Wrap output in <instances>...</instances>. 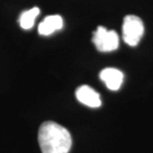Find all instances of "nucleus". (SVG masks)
I'll return each instance as SVG.
<instances>
[{"label": "nucleus", "mask_w": 153, "mask_h": 153, "mask_svg": "<svg viewBox=\"0 0 153 153\" xmlns=\"http://www.w3.org/2000/svg\"><path fill=\"white\" fill-rule=\"evenodd\" d=\"M38 141L42 153H69L72 136L67 128L54 121H45L39 128Z\"/></svg>", "instance_id": "nucleus-1"}, {"label": "nucleus", "mask_w": 153, "mask_h": 153, "mask_svg": "<svg viewBox=\"0 0 153 153\" xmlns=\"http://www.w3.org/2000/svg\"><path fill=\"white\" fill-rule=\"evenodd\" d=\"M144 34V25L142 20L135 15H127L122 25V38L127 45L137 46Z\"/></svg>", "instance_id": "nucleus-2"}, {"label": "nucleus", "mask_w": 153, "mask_h": 153, "mask_svg": "<svg viewBox=\"0 0 153 153\" xmlns=\"http://www.w3.org/2000/svg\"><path fill=\"white\" fill-rule=\"evenodd\" d=\"M93 42L100 52L108 53L118 48L119 37L114 30H108L105 27L99 26L94 32Z\"/></svg>", "instance_id": "nucleus-3"}, {"label": "nucleus", "mask_w": 153, "mask_h": 153, "mask_svg": "<svg viewBox=\"0 0 153 153\" xmlns=\"http://www.w3.org/2000/svg\"><path fill=\"white\" fill-rule=\"evenodd\" d=\"M76 100L90 108H99L102 105L100 94L88 85H81L76 91Z\"/></svg>", "instance_id": "nucleus-4"}, {"label": "nucleus", "mask_w": 153, "mask_h": 153, "mask_svg": "<svg viewBox=\"0 0 153 153\" xmlns=\"http://www.w3.org/2000/svg\"><path fill=\"white\" fill-rule=\"evenodd\" d=\"M100 79L105 82L108 88L111 91H117L123 82V74L117 69L106 68L100 74Z\"/></svg>", "instance_id": "nucleus-5"}, {"label": "nucleus", "mask_w": 153, "mask_h": 153, "mask_svg": "<svg viewBox=\"0 0 153 153\" xmlns=\"http://www.w3.org/2000/svg\"><path fill=\"white\" fill-rule=\"evenodd\" d=\"M64 26L63 18L60 15H50L47 16L39 24L38 31L42 36H49L55 31L61 30Z\"/></svg>", "instance_id": "nucleus-6"}, {"label": "nucleus", "mask_w": 153, "mask_h": 153, "mask_svg": "<svg viewBox=\"0 0 153 153\" xmlns=\"http://www.w3.org/2000/svg\"><path fill=\"white\" fill-rule=\"evenodd\" d=\"M40 13V9L38 7H33L27 11H24L19 17V24L22 29L29 30L34 26L35 19Z\"/></svg>", "instance_id": "nucleus-7"}]
</instances>
